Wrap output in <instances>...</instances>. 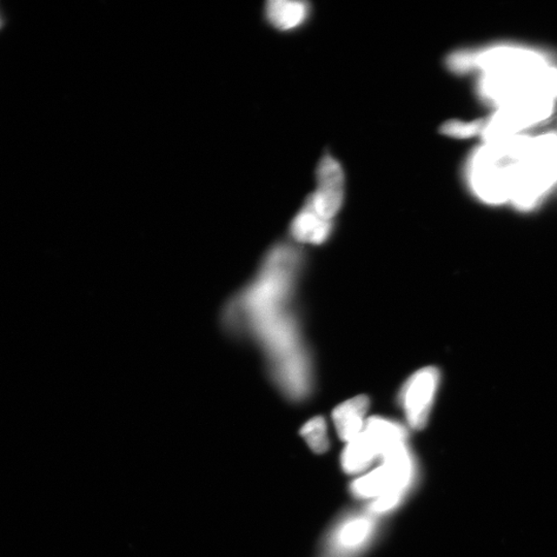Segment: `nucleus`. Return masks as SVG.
Segmentation results:
<instances>
[{"mask_svg": "<svg viewBox=\"0 0 557 557\" xmlns=\"http://www.w3.org/2000/svg\"><path fill=\"white\" fill-rule=\"evenodd\" d=\"M267 277L262 285L263 309L270 310V348L274 353L278 374L287 390L294 397H302L309 387V367L298 340L293 317L287 311L291 287L298 267V255L290 247L275 251ZM276 363V366H277Z\"/></svg>", "mask_w": 557, "mask_h": 557, "instance_id": "f257e3e1", "label": "nucleus"}, {"mask_svg": "<svg viewBox=\"0 0 557 557\" xmlns=\"http://www.w3.org/2000/svg\"><path fill=\"white\" fill-rule=\"evenodd\" d=\"M532 142L533 137L519 135L476 148L464 165V177L474 196L487 204L508 203L511 170L526 159Z\"/></svg>", "mask_w": 557, "mask_h": 557, "instance_id": "f03ea898", "label": "nucleus"}, {"mask_svg": "<svg viewBox=\"0 0 557 557\" xmlns=\"http://www.w3.org/2000/svg\"><path fill=\"white\" fill-rule=\"evenodd\" d=\"M476 90L481 101L495 110L528 98L556 101L557 64H529L484 72Z\"/></svg>", "mask_w": 557, "mask_h": 557, "instance_id": "7ed1b4c3", "label": "nucleus"}, {"mask_svg": "<svg viewBox=\"0 0 557 557\" xmlns=\"http://www.w3.org/2000/svg\"><path fill=\"white\" fill-rule=\"evenodd\" d=\"M557 183V131L534 137L526 159L511 172L510 203L529 211L545 198Z\"/></svg>", "mask_w": 557, "mask_h": 557, "instance_id": "20e7f679", "label": "nucleus"}, {"mask_svg": "<svg viewBox=\"0 0 557 557\" xmlns=\"http://www.w3.org/2000/svg\"><path fill=\"white\" fill-rule=\"evenodd\" d=\"M415 479V462L406 447L388 456L381 467L355 480L351 492L360 499H373L370 512L383 514L400 505Z\"/></svg>", "mask_w": 557, "mask_h": 557, "instance_id": "39448f33", "label": "nucleus"}, {"mask_svg": "<svg viewBox=\"0 0 557 557\" xmlns=\"http://www.w3.org/2000/svg\"><path fill=\"white\" fill-rule=\"evenodd\" d=\"M553 63L557 55L549 50L515 43H499L451 52L445 59L447 69L455 75L476 71L484 72L515 68V66Z\"/></svg>", "mask_w": 557, "mask_h": 557, "instance_id": "423d86ee", "label": "nucleus"}, {"mask_svg": "<svg viewBox=\"0 0 557 557\" xmlns=\"http://www.w3.org/2000/svg\"><path fill=\"white\" fill-rule=\"evenodd\" d=\"M555 102L552 98H528L496 109L486 119L481 134L483 142L519 136L522 131L547 122L554 114Z\"/></svg>", "mask_w": 557, "mask_h": 557, "instance_id": "0eeeda50", "label": "nucleus"}, {"mask_svg": "<svg viewBox=\"0 0 557 557\" xmlns=\"http://www.w3.org/2000/svg\"><path fill=\"white\" fill-rule=\"evenodd\" d=\"M440 379V371L429 367L416 371L403 384L400 393V403L409 426L413 429L426 427Z\"/></svg>", "mask_w": 557, "mask_h": 557, "instance_id": "6e6552de", "label": "nucleus"}, {"mask_svg": "<svg viewBox=\"0 0 557 557\" xmlns=\"http://www.w3.org/2000/svg\"><path fill=\"white\" fill-rule=\"evenodd\" d=\"M317 187L304 204L327 220L333 221L344 202L345 174L334 156L325 154L316 170Z\"/></svg>", "mask_w": 557, "mask_h": 557, "instance_id": "1a4fd4ad", "label": "nucleus"}, {"mask_svg": "<svg viewBox=\"0 0 557 557\" xmlns=\"http://www.w3.org/2000/svg\"><path fill=\"white\" fill-rule=\"evenodd\" d=\"M376 533V523L368 516L349 517L336 527L328 538L331 557H348L366 548Z\"/></svg>", "mask_w": 557, "mask_h": 557, "instance_id": "9d476101", "label": "nucleus"}, {"mask_svg": "<svg viewBox=\"0 0 557 557\" xmlns=\"http://www.w3.org/2000/svg\"><path fill=\"white\" fill-rule=\"evenodd\" d=\"M363 434L374 446L378 459L399 453L407 446V433L400 423L382 417H371L367 420Z\"/></svg>", "mask_w": 557, "mask_h": 557, "instance_id": "9b49d317", "label": "nucleus"}, {"mask_svg": "<svg viewBox=\"0 0 557 557\" xmlns=\"http://www.w3.org/2000/svg\"><path fill=\"white\" fill-rule=\"evenodd\" d=\"M369 406L368 397L361 395L341 403L334 410L335 426L343 441L349 443L363 432Z\"/></svg>", "mask_w": 557, "mask_h": 557, "instance_id": "f8f14e48", "label": "nucleus"}, {"mask_svg": "<svg viewBox=\"0 0 557 557\" xmlns=\"http://www.w3.org/2000/svg\"><path fill=\"white\" fill-rule=\"evenodd\" d=\"M333 229V221L316 214L304 204L291 223L290 232L297 242L320 245L328 240Z\"/></svg>", "mask_w": 557, "mask_h": 557, "instance_id": "ddd939ff", "label": "nucleus"}, {"mask_svg": "<svg viewBox=\"0 0 557 557\" xmlns=\"http://www.w3.org/2000/svg\"><path fill=\"white\" fill-rule=\"evenodd\" d=\"M310 4L295 0H270L265 6V17L270 25L281 31L301 28L310 17Z\"/></svg>", "mask_w": 557, "mask_h": 557, "instance_id": "4468645a", "label": "nucleus"}, {"mask_svg": "<svg viewBox=\"0 0 557 557\" xmlns=\"http://www.w3.org/2000/svg\"><path fill=\"white\" fill-rule=\"evenodd\" d=\"M378 459L376 450L363 432L348 443L342 455L345 472L357 474L368 469Z\"/></svg>", "mask_w": 557, "mask_h": 557, "instance_id": "2eb2a0df", "label": "nucleus"}, {"mask_svg": "<svg viewBox=\"0 0 557 557\" xmlns=\"http://www.w3.org/2000/svg\"><path fill=\"white\" fill-rule=\"evenodd\" d=\"M301 434L314 453L321 454L329 448L327 423L322 417H315L302 428Z\"/></svg>", "mask_w": 557, "mask_h": 557, "instance_id": "dca6fc26", "label": "nucleus"}, {"mask_svg": "<svg viewBox=\"0 0 557 557\" xmlns=\"http://www.w3.org/2000/svg\"><path fill=\"white\" fill-rule=\"evenodd\" d=\"M486 119L473 121H449L442 124L440 132L443 136L456 139H469L481 136Z\"/></svg>", "mask_w": 557, "mask_h": 557, "instance_id": "f3484780", "label": "nucleus"}, {"mask_svg": "<svg viewBox=\"0 0 557 557\" xmlns=\"http://www.w3.org/2000/svg\"><path fill=\"white\" fill-rule=\"evenodd\" d=\"M2 25H3V21H2V19H0V28H2Z\"/></svg>", "mask_w": 557, "mask_h": 557, "instance_id": "a211bd4d", "label": "nucleus"}]
</instances>
